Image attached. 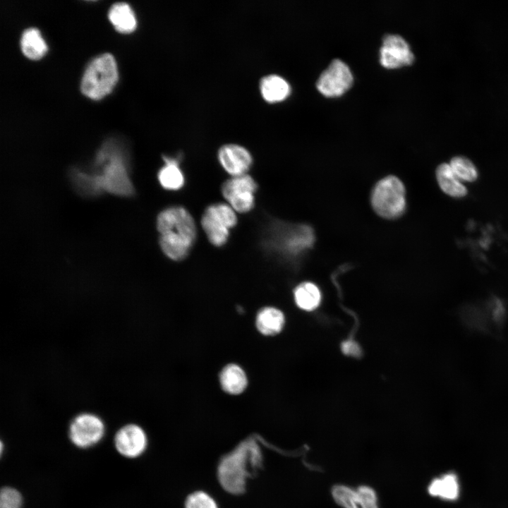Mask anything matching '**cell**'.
Segmentation results:
<instances>
[{
  "label": "cell",
  "instance_id": "obj_1",
  "mask_svg": "<svg viewBox=\"0 0 508 508\" xmlns=\"http://www.w3.org/2000/svg\"><path fill=\"white\" fill-rule=\"evenodd\" d=\"M97 171L73 172L72 179L78 190L87 195L107 191L121 196L134 193L127 163L121 151L109 143L104 145L97 155Z\"/></svg>",
  "mask_w": 508,
  "mask_h": 508
},
{
  "label": "cell",
  "instance_id": "obj_2",
  "mask_svg": "<svg viewBox=\"0 0 508 508\" xmlns=\"http://www.w3.org/2000/svg\"><path fill=\"white\" fill-rule=\"evenodd\" d=\"M159 246L166 256L175 261L185 259L197 238V227L191 214L183 207L173 205L157 216Z\"/></svg>",
  "mask_w": 508,
  "mask_h": 508
},
{
  "label": "cell",
  "instance_id": "obj_3",
  "mask_svg": "<svg viewBox=\"0 0 508 508\" xmlns=\"http://www.w3.org/2000/svg\"><path fill=\"white\" fill-rule=\"evenodd\" d=\"M261 460L259 447L254 440L241 442L219 463L217 473L222 488L232 494L242 493L250 471L260 466Z\"/></svg>",
  "mask_w": 508,
  "mask_h": 508
},
{
  "label": "cell",
  "instance_id": "obj_4",
  "mask_svg": "<svg viewBox=\"0 0 508 508\" xmlns=\"http://www.w3.org/2000/svg\"><path fill=\"white\" fill-rule=\"evenodd\" d=\"M118 78L115 60L108 53L94 58L87 65L80 83L83 95L92 99H99L108 94Z\"/></svg>",
  "mask_w": 508,
  "mask_h": 508
},
{
  "label": "cell",
  "instance_id": "obj_5",
  "mask_svg": "<svg viewBox=\"0 0 508 508\" xmlns=\"http://www.w3.org/2000/svg\"><path fill=\"white\" fill-rule=\"evenodd\" d=\"M405 188L402 182L393 176L380 180L375 186L371 202L381 217L393 219L403 214L406 208Z\"/></svg>",
  "mask_w": 508,
  "mask_h": 508
},
{
  "label": "cell",
  "instance_id": "obj_6",
  "mask_svg": "<svg viewBox=\"0 0 508 508\" xmlns=\"http://www.w3.org/2000/svg\"><path fill=\"white\" fill-rule=\"evenodd\" d=\"M236 212L227 203L210 205L204 210L200 224L206 236L213 246L220 247L226 243L230 229L238 222Z\"/></svg>",
  "mask_w": 508,
  "mask_h": 508
},
{
  "label": "cell",
  "instance_id": "obj_7",
  "mask_svg": "<svg viewBox=\"0 0 508 508\" xmlns=\"http://www.w3.org/2000/svg\"><path fill=\"white\" fill-rule=\"evenodd\" d=\"M105 425L102 418L92 413H81L75 416L68 426V438L80 449L96 445L103 438Z\"/></svg>",
  "mask_w": 508,
  "mask_h": 508
},
{
  "label": "cell",
  "instance_id": "obj_8",
  "mask_svg": "<svg viewBox=\"0 0 508 508\" xmlns=\"http://www.w3.org/2000/svg\"><path fill=\"white\" fill-rule=\"evenodd\" d=\"M258 184L248 174L232 176L222 185L221 191L228 204L240 213L250 212L255 205Z\"/></svg>",
  "mask_w": 508,
  "mask_h": 508
},
{
  "label": "cell",
  "instance_id": "obj_9",
  "mask_svg": "<svg viewBox=\"0 0 508 508\" xmlns=\"http://www.w3.org/2000/svg\"><path fill=\"white\" fill-rule=\"evenodd\" d=\"M353 75L349 67L340 59H334L324 70L316 83L318 90L326 97H337L352 85Z\"/></svg>",
  "mask_w": 508,
  "mask_h": 508
},
{
  "label": "cell",
  "instance_id": "obj_10",
  "mask_svg": "<svg viewBox=\"0 0 508 508\" xmlns=\"http://www.w3.org/2000/svg\"><path fill=\"white\" fill-rule=\"evenodd\" d=\"M116 451L123 456L133 459L143 454L147 446V435L137 424L128 423L120 428L114 438Z\"/></svg>",
  "mask_w": 508,
  "mask_h": 508
},
{
  "label": "cell",
  "instance_id": "obj_11",
  "mask_svg": "<svg viewBox=\"0 0 508 508\" xmlns=\"http://www.w3.org/2000/svg\"><path fill=\"white\" fill-rule=\"evenodd\" d=\"M414 55L407 42L399 35H386L380 49V64L393 68L411 64Z\"/></svg>",
  "mask_w": 508,
  "mask_h": 508
},
{
  "label": "cell",
  "instance_id": "obj_12",
  "mask_svg": "<svg viewBox=\"0 0 508 508\" xmlns=\"http://www.w3.org/2000/svg\"><path fill=\"white\" fill-rule=\"evenodd\" d=\"M218 159L222 168L232 176L247 174L253 164V157L245 147L236 144L222 146Z\"/></svg>",
  "mask_w": 508,
  "mask_h": 508
},
{
  "label": "cell",
  "instance_id": "obj_13",
  "mask_svg": "<svg viewBox=\"0 0 508 508\" xmlns=\"http://www.w3.org/2000/svg\"><path fill=\"white\" fill-rule=\"evenodd\" d=\"M222 389L233 395L242 393L248 385L245 371L238 365L230 363L224 367L219 375Z\"/></svg>",
  "mask_w": 508,
  "mask_h": 508
},
{
  "label": "cell",
  "instance_id": "obj_14",
  "mask_svg": "<svg viewBox=\"0 0 508 508\" xmlns=\"http://www.w3.org/2000/svg\"><path fill=\"white\" fill-rule=\"evenodd\" d=\"M285 322L283 313L274 307L260 309L256 316L255 325L258 330L265 336H273L279 333Z\"/></svg>",
  "mask_w": 508,
  "mask_h": 508
},
{
  "label": "cell",
  "instance_id": "obj_15",
  "mask_svg": "<svg viewBox=\"0 0 508 508\" xmlns=\"http://www.w3.org/2000/svg\"><path fill=\"white\" fill-rule=\"evenodd\" d=\"M164 166L158 172L160 185L168 190H180L185 184V176L177 159L164 157Z\"/></svg>",
  "mask_w": 508,
  "mask_h": 508
},
{
  "label": "cell",
  "instance_id": "obj_16",
  "mask_svg": "<svg viewBox=\"0 0 508 508\" xmlns=\"http://www.w3.org/2000/svg\"><path fill=\"white\" fill-rule=\"evenodd\" d=\"M436 178L441 190L453 198H463L468 193L467 188L454 174L449 164L442 163L436 169Z\"/></svg>",
  "mask_w": 508,
  "mask_h": 508
},
{
  "label": "cell",
  "instance_id": "obj_17",
  "mask_svg": "<svg viewBox=\"0 0 508 508\" xmlns=\"http://www.w3.org/2000/svg\"><path fill=\"white\" fill-rule=\"evenodd\" d=\"M260 88L262 97L268 102L284 100L288 97L291 90L286 80L274 74L264 77L261 80Z\"/></svg>",
  "mask_w": 508,
  "mask_h": 508
},
{
  "label": "cell",
  "instance_id": "obj_18",
  "mask_svg": "<svg viewBox=\"0 0 508 508\" xmlns=\"http://www.w3.org/2000/svg\"><path fill=\"white\" fill-rule=\"evenodd\" d=\"M109 19L116 30L131 32L136 26L135 15L130 6L124 2L114 4L109 8Z\"/></svg>",
  "mask_w": 508,
  "mask_h": 508
},
{
  "label": "cell",
  "instance_id": "obj_19",
  "mask_svg": "<svg viewBox=\"0 0 508 508\" xmlns=\"http://www.w3.org/2000/svg\"><path fill=\"white\" fill-rule=\"evenodd\" d=\"M428 492L446 500H456L459 493L456 476L451 473L434 479L428 486Z\"/></svg>",
  "mask_w": 508,
  "mask_h": 508
},
{
  "label": "cell",
  "instance_id": "obj_20",
  "mask_svg": "<svg viewBox=\"0 0 508 508\" xmlns=\"http://www.w3.org/2000/svg\"><path fill=\"white\" fill-rule=\"evenodd\" d=\"M294 301L301 310L312 311L321 302V293L318 287L312 282H303L297 286L294 293Z\"/></svg>",
  "mask_w": 508,
  "mask_h": 508
},
{
  "label": "cell",
  "instance_id": "obj_21",
  "mask_svg": "<svg viewBox=\"0 0 508 508\" xmlns=\"http://www.w3.org/2000/svg\"><path fill=\"white\" fill-rule=\"evenodd\" d=\"M20 47L23 54L30 59H39L47 51V45L35 28L25 30L20 38Z\"/></svg>",
  "mask_w": 508,
  "mask_h": 508
},
{
  "label": "cell",
  "instance_id": "obj_22",
  "mask_svg": "<svg viewBox=\"0 0 508 508\" xmlns=\"http://www.w3.org/2000/svg\"><path fill=\"white\" fill-rule=\"evenodd\" d=\"M314 236L310 227L301 226L294 232L291 233L284 239V246L290 253H296L313 243Z\"/></svg>",
  "mask_w": 508,
  "mask_h": 508
},
{
  "label": "cell",
  "instance_id": "obj_23",
  "mask_svg": "<svg viewBox=\"0 0 508 508\" xmlns=\"http://www.w3.org/2000/svg\"><path fill=\"white\" fill-rule=\"evenodd\" d=\"M449 164L459 180L473 182L478 179V170L468 158L464 156H455L451 159Z\"/></svg>",
  "mask_w": 508,
  "mask_h": 508
},
{
  "label": "cell",
  "instance_id": "obj_24",
  "mask_svg": "<svg viewBox=\"0 0 508 508\" xmlns=\"http://www.w3.org/2000/svg\"><path fill=\"white\" fill-rule=\"evenodd\" d=\"M334 501L342 508H359L356 490L344 485H337L332 490Z\"/></svg>",
  "mask_w": 508,
  "mask_h": 508
},
{
  "label": "cell",
  "instance_id": "obj_25",
  "mask_svg": "<svg viewBox=\"0 0 508 508\" xmlns=\"http://www.w3.org/2000/svg\"><path fill=\"white\" fill-rule=\"evenodd\" d=\"M23 497L17 489L6 486L0 492V508H22Z\"/></svg>",
  "mask_w": 508,
  "mask_h": 508
},
{
  "label": "cell",
  "instance_id": "obj_26",
  "mask_svg": "<svg viewBox=\"0 0 508 508\" xmlns=\"http://www.w3.org/2000/svg\"><path fill=\"white\" fill-rule=\"evenodd\" d=\"M185 508H218V507L214 500L207 493L196 491L187 497Z\"/></svg>",
  "mask_w": 508,
  "mask_h": 508
},
{
  "label": "cell",
  "instance_id": "obj_27",
  "mask_svg": "<svg viewBox=\"0 0 508 508\" xmlns=\"http://www.w3.org/2000/svg\"><path fill=\"white\" fill-rule=\"evenodd\" d=\"M359 508H379L375 490L367 485H361L356 490Z\"/></svg>",
  "mask_w": 508,
  "mask_h": 508
},
{
  "label": "cell",
  "instance_id": "obj_28",
  "mask_svg": "<svg viewBox=\"0 0 508 508\" xmlns=\"http://www.w3.org/2000/svg\"><path fill=\"white\" fill-rule=\"evenodd\" d=\"M341 350L344 354L349 356L359 357L361 355V346L352 339L344 341L341 345Z\"/></svg>",
  "mask_w": 508,
  "mask_h": 508
}]
</instances>
